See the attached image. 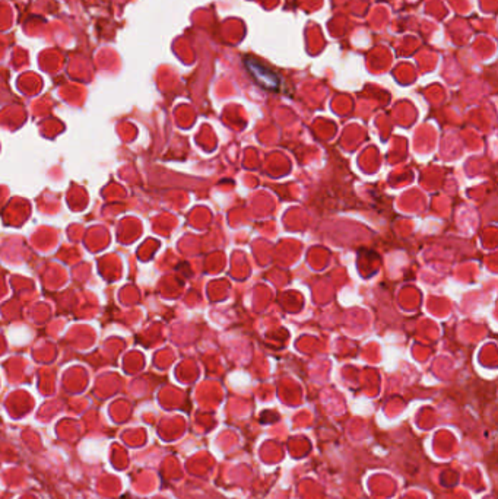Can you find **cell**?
<instances>
[{"instance_id": "6da1fadb", "label": "cell", "mask_w": 498, "mask_h": 499, "mask_svg": "<svg viewBox=\"0 0 498 499\" xmlns=\"http://www.w3.org/2000/svg\"><path fill=\"white\" fill-rule=\"evenodd\" d=\"M244 66L246 70L250 73L255 83L259 85L260 88H263L270 92H277L281 88V78L277 72H273L268 66H265L261 61H259L255 57H246L244 59Z\"/></svg>"}]
</instances>
